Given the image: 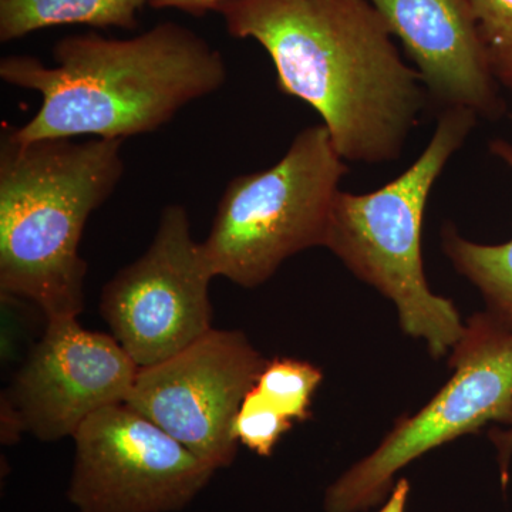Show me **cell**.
Wrapping results in <instances>:
<instances>
[{"instance_id": "cell-1", "label": "cell", "mask_w": 512, "mask_h": 512, "mask_svg": "<svg viewBox=\"0 0 512 512\" xmlns=\"http://www.w3.org/2000/svg\"><path fill=\"white\" fill-rule=\"evenodd\" d=\"M214 12L264 47L279 90L322 117L343 160L402 156L427 94L369 0H224Z\"/></svg>"}, {"instance_id": "cell-2", "label": "cell", "mask_w": 512, "mask_h": 512, "mask_svg": "<svg viewBox=\"0 0 512 512\" xmlns=\"http://www.w3.org/2000/svg\"><path fill=\"white\" fill-rule=\"evenodd\" d=\"M52 56L55 66L28 55L0 60L3 82L42 96L32 119L10 127L19 143L154 133L192 101L218 92L228 77L220 50L174 22L131 39L64 37Z\"/></svg>"}, {"instance_id": "cell-3", "label": "cell", "mask_w": 512, "mask_h": 512, "mask_svg": "<svg viewBox=\"0 0 512 512\" xmlns=\"http://www.w3.org/2000/svg\"><path fill=\"white\" fill-rule=\"evenodd\" d=\"M124 140L22 144L0 138V293L25 299L46 320L83 311L84 228L120 184Z\"/></svg>"}, {"instance_id": "cell-4", "label": "cell", "mask_w": 512, "mask_h": 512, "mask_svg": "<svg viewBox=\"0 0 512 512\" xmlns=\"http://www.w3.org/2000/svg\"><path fill=\"white\" fill-rule=\"evenodd\" d=\"M477 120L470 110L441 111L429 144L399 177L366 194L340 191L326 241L353 275L393 302L403 332L423 340L434 357L451 353L466 325L424 275V212L434 184Z\"/></svg>"}, {"instance_id": "cell-5", "label": "cell", "mask_w": 512, "mask_h": 512, "mask_svg": "<svg viewBox=\"0 0 512 512\" xmlns=\"http://www.w3.org/2000/svg\"><path fill=\"white\" fill-rule=\"evenodd\" d=\"M348 165L328 128H305L285 156L256 173L239 175L222 194L210 234L201 242L214 278L258 288L286 259L326 247L333 207Z\"/></svg>"}, {"instance_id": "cell-6", "label": "cell", "mask_w": 512, "mask_h": 512, "mask_svg": "<svg viewBox=\"0 0 512 512\" xmlns=\"http://www.w3.org/2000/svg\"><path fill=\"white\" fill-rule=\"evenodd\" d=\"M450 365L453 376L420 412L397 421L369 456L326 488L325 512L370 510L417 458L493 421L512 426V323L490 311L468 319Z\"/></svg>"}, {"instance_id": "cell-7", "label": "cell", "mask_w": 512, "mask_h": 512, "mask_svg": "<svg viewBox=\"0 0 512 512\" xmlns=\"http://www.w3.org/2000/svg\"><path fill=\"white\" fill-rule=\"evenodd\" d=\"M212 279L187 210L167 205L147 251L104 286L100 313L140 369L157 365L212 329Z\"/></svg>"}, {"instance_id": "cell-8", "label": "cell", "mask_w": 512, "mask_h": 512, "mask_svg": "<svg viewBox=\"0 0 512 512\" xmlns=\"http://www.w3.org/2000/svg\"><path fill=\"white\" fill-rule=\"evenodd\" d=\"M140 367L111 335L77 318L46 320L0 400L2 443L32 434L42 441L73 437L101 409L126 403Z\"/></svg>"}, {"instance_id": "cell-9", "label": "cell", "mask_w": 512, "mask_h": 512, "mask_svg": "<svg viewBox=\"0 0 512 512\" xmlns=\"http://www.w3.org/2000/svg\"><path fill=\"white\" fill-rule=\"evenodd\" d=\"M69 498L79 512H173L215 468L126 403L101 409L73 436Z\"/></svg>"}, {"instance_id": "cell-10", "label": "cell", "mask_w": 512, "mask_h": 512, "mask_svg": "<svg viewBox=\"0 0 512 512\" xmlns=\"http://www.w3.org/2000/svg\"><path fill=\"white\" fill-rule=\"evenodd\" d=\"M265 365L244 333L212 328L174 356L138 370L126 404L220 470L237 457L235 416Z\"/></svg>"}, {"instance_id": "cell-11", "label": "cell", "mask_w": 512, "mask_h": 512, "mask_svg": "<svg viewBox=\"0 0 512 512\" xmlns=\"http://www.w3.org/2000/svg\"><path fill=\"white\" fill-rule=\"evenodd\" d=\"M416 64L441 110L498 120L505 103L468 0H369Z\"/></svg>"}, {"instance_id": "cell-12", "label": "cell", "mask_w": 512, "mask_h": 512, "mask_svg": "<svg viewBox=\"0 0 512 512\" xmlns=\"http://www.w3.org/2000/svg\"><path fill=\"white\" fill-rule=\"evenodd\" d=\"M148 0H0V42L62 25L134 29Z\"/></svg>"}, {"instance_id": "cell-13", "label": "cell", "mask_w": 512, "mask_h": 512, "mask_svg": "<svg viewBox=\"0 0 512 512\" xmlns=\"http://www.w3.org/2000/svg\"><path fill=\"white\" fill-rule=\"evenodd\" d=\"M490 151L512 170V143L495 138ZM441 247L458 274L481 292L488 311L512 323V239L500 245L468 241L453 224L444 225Z\"/></svg>"}, {"instance_id": "cell-14", "label": "cell", "mask_w": 512, "mask_h": 512, "mask_svg": "<svg viewBox=\"0 0 512 512\" xmlns=\"http://www.w3.org/2000/svg\"><path fill=\"white\" fill-rule=\"evenodd\" d=\"M322 379V372L312 363L278 357L266 362L255 389L295 423L311 419L313 394Z\"/></svg>"}, {"instance_id": "cell-15", "label": "cell", "mask_w": 512, "mask_h": 512, "mask_svg": "<svg viewBox=\"0 0 512 512\" xmlns=\"http://www.w3.org/2000/svg\"><path fill=\"white\" fill-rule=\"evenodd\" d=\"M293 427V421L275 409L255 386L242 400L235 416L232 434L238 444L261 457H271L276 444Z\"/></svg>"}, {"instance_id": "cell-16", "label": "cell", "mask_w": 512, "mask_h": 512, "mask_svg": "<svg viewBox=\"0 0 512 512\" xmlns=\"http://www.w3.org/2000/svg\"><path fill=\"white\" fill-rule=\"evenodd\" d=\"M495 80L512 94V0H468Z\"/></svg>"}, {"instance_id": "cell-17", "label": "cell", "mask_w": 512, "mask_h": 512, "mask_svg": "<svg viewBox=\"0 0 512 512\" xmlns=\"http://www.w3.org/2000/svg\"><path fill=\"white\" fill-rule=\"evenodd\" d=\"M495 448H497L498 464H500L501 484L507 488L510 481V464L512 458V426L505 431H494L491 434Z\"/></svg>"}, {"instance_id": "cell-18", "label": "cell", "mask_w": 512, "mask_h": 512, "mask_svg": "<svg viewBox=\"0 0 512 512\" xmlns=\"http://www.w3.org/2000/svg\"><path fill=\"white\" fill-rule=\"evenodd\" d=\"M224 0H148L151 6L157 9H177L192 15L214 10Z\"/></svg>"}, {"instance_id": "cell-19", "label": "cell", "mask_w": 512, "mask_h": 512, "mask_svg": "<svg viewBox=\"0 0 512 512\" xmlns=\"http://www.w3.org/2000/svg\"><path fill=\"white\" fill-rule=\"evenodd\" d=\"M410 483L407 478H400L394 484L392 493L384 501L382 510L379 512H406L407 503H409Z\"/></svg>"}]
</instances>
